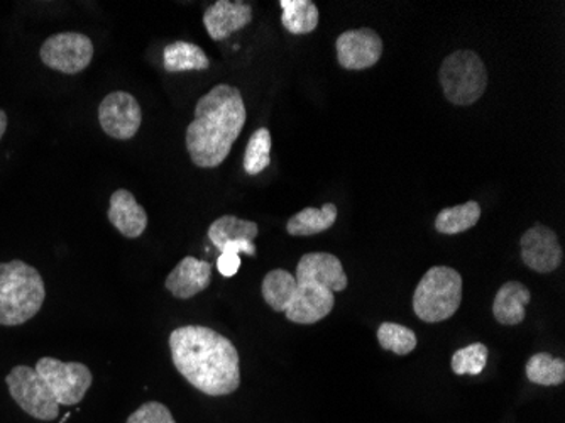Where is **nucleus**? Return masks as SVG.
Masks as SVG:
<instances>
[{"mask_svg": "<svg viewBox=\"0 0 565 423\" xmlns=\"http://www.w3.org/2000/svg\"><path fill=\"white\" fill-rule=\"evenodd\" d=\"M348 274L341 259L330 252H307L296 265L293 277L286 270H273L264 277L262 298L271 310L285 314L299 326L326 319L336 305V293L348 289Z\"/></svg>", "mask_w": 565, "mask_h": 423, "instance_id": "f257e3e1", "label": "nucleus"}, {"mask_svg": "<svg viewBox=\"0 0 565 423\" xmlns=\"http://www.w3.org/2000/svg\"><path fill=\"white\" fill-rule=\"evenodd\" d=\"M169 351L176 372L203 395L225 397L239 388V352L217 330L178 327L169 336Z\"/></svg>", "mask_w": 565, "mask_h": 423, "instance_id": "f03ea898", "label": "nucleus"}, {"mask_svg": "<svg viewBox=\"0 0 565 423\" xmlns=\"http://www.w3.org/2000/svg\"><path fill=\"white\" fill-rule=\"evenodd\" d=\"M247 114L236 86H214L196 107V119L187 128V151L199 168H217L225 162L243 132Z\"/></svg>", "mask_w": 565, "mask_h": 423, "instance_id": "7ed1b4c3", "label": "nucleus"}, {"mask_svg": "<svg viewBox=\"0 0 565 423\" xmlns=\"http://www.w3.org/2000/svg\"><path fill=\"white\" fill-rule=\"evenodd\" d=\"M45 281L36 268L14 259L0 262V326L30 322L45 304Z\"/></svg>", "mask_w": 565, "mask_h": 423, "instance_id": "20e7f679", "label": "nucleus"}, {"mask_svg": "<svg viewBox=\"0 0 565 423\" xmlns=\"http://www.w3.org/2000/svg\"><path fill=\"white\" fill-rule=\"evenodd\" d=\"M462 302V277L454 268L434 267L423 274L413 295V310L423 322L450 319Z\"/></svg>", "mask_w": 565, "mask_h": 423, "instance_id": "39448f33", "label": "nucleus"}, {"mask_svg": "<svg viewBox=\"0 0 565 423\" xmlns=\"http://www.w3.org/2000/svg\"><path fill=\"white\" fill-rule=\"evenodd\" d=\"M438 80L450 104L472 105L486 92L487 70L478 52L461 49L444 60Z\"/></svg>", "mask_w": 565, "mask_h": 423, "instance_id": "423d86ee", "label": "nucleus"}, {"mask_svg": "<svg viewBox=\"0 0 565 423\" xmlns=\"http://www.w3.org/2000/svg\"><path fill=\"white\" fill-rule=\"evenodd\" d=\"M34 369L42 376L57 403L64 407L79 404L94 383L91 369L82 363H63L57 357H42Z\"/></svg>", "mask_w": 565, "mask_h": 423, "instance_id": "0eeeda50", "label": "nucleus"}, {"mask_svg": "<svg viewBox=\"0 0 565 423\" xmlns=\"http://www.w3.org/2000/svg\"><path fill=\"white\" fill-rule=\"evenodd\" d=\"M5 383L9 393L27 415L43 422L57 419L60 404L52 398L51 391L36 369L30 366H15L9 373Z\"/></svg>", "mask_w": 565, "mask_h": 423, "instance_id": "6e6552de", "label": "nucleus"}, {"mask_svg": "<svg viewBox=\"0 0 565 423\" xmlns=\"http://www.w3.org/2000/svg\"><path fill=\"white\" fill-rule=\"evenodd\" d=\"M94 51V43L85 34L58 33L43 43L39 58L51 70L76 75L92 63Z\"/></svg>", "mask_w": 565, "mask_h": 423, "instance_id": "1a4fd4ad", "label": "nucleus"}, {"mask_svg": "<svg viewBox=\"0 0 565 423\" xmlns=\"http://www.w3.org/2000/svg\"><path fill=\"white\" fill-rule=\"evenodd\" d=\"M102 131L117 141H129L138 134L143 122V110L134 95L117 91L105 95L98 105Z\"/></svg>", "mask_w": 565, "mask_h": 423, "instance_id": "9d476101", "label": "nucleus"}, {"mask_svg": "<svg viewBox=\"0 0 565 423\" xmlns=\"http://www.w3.org/2000/svg\"><path fill=\"white\" fill-rule=\"evenodd\" d=\"M339 64L345 70H366L375 67L382 55V39L369 27L342 33L336 43Z\"/></svg>", "mask_w": 565, "mask_h": 423, "instance_id": "9b49d317", "label": "nucleus"}, {"mask_svg": "<svg viewBox=\"0 0 565 423\" xmlns=\"http://www.w3.org/2000/svg\"><path fill=\"white\" fill-rule=\"evenodd\" d=\"M521 259L537 273H552L561 267L564 259L557 234L546 225L537 224L521 236Z\"/></svg>", "mask_w": 565, "mask_h": 423, "instance_id": "f8f14e48", "label": "nucleus"}, {"mask_svg": "<svg viewBox=\"0 0 565 423\" xmlns=\"http://www.w3.org/2000/svg\"><path fill=\"white\" fill-rule=\"evenodd\" d=\"M251 21V5L240 0H219L203 12V26L214 42H224Z\"/></svg>", "mask_w": 565, "mask_h": 423, "instance_id": "ddd939ff", "label": "nucleus"}, {"mask_svg": "<svg viewBox=\"0 0 565 423\" xmlns=\"http://www.w3.org/2000/svg\"><path fill=\"white\" fill-rule=\"evenodd\" d=\"M210 281H212V265L193 256H187L168 274L165 286L175 298L188 299L209 289Z\"/></svg>", "mask_w": 565, "mask_h": 423, "instance_id": "4468645a", "label": "nucleus"}, {"mask_svg": "<svg viewBox=\"0 0 565 423\" xmlns=\"http://www.w3.org/2000/svg\"><path fill=\"white\" fill-rule=\"evenodd\" d=\"M107 218H109L110 224L128 239H138L143 236L148 227L146 210L136 200L131 191L123 190V188L114 191L110 196Z\"/></svg>", "mask_w": 565, "mask_h": 423, "instance_id": "2eb2a0df", "label": "nucleus"}, {"mask_svg": "<svg viewBox=\"0 0 565 423\" xmlns=\"http://www.w3.org/2000/svg\"><path fill=\"white\" fill-rule=\"evenodd\" d=\"M532 293L520 281H508L494 296L493 315L502 326H518L525 320V307Z\"/></svg>", "mask_w": 565, "mask_h": 423, "instance_id": "dca6fc26", "label": "nucleus"}, {"mask_svg": "<svg viewBox=\"0 0 565 423\" xmlns=\"http://www.w3.org/2000/svg\"><path fill=\"white\" fill-rule=\"evenodd\" d=\"M209 67L210 60L205 52L193 43L176 42L163 49L165 72H203V70H209Z\"/></svg>", "mask_w": 565, "mask_h": 423, "instance_id": "f3484780", "label": "nucleus"}, {"mask_svg": "<svg viewBox=\"0 0 565 423\" xmlns=\"http://www.w3.org/2000/svg\"><path fill=\"white\" fill-rule=\"evenodd\" d=\"M258 234L259 227L256 222L244 221L236 215H222L209 227L210 243L214 244L219 251H222L228 244L244 243V240L255 243Z\"/></svg>", "mask_w": 565, "mask_h": 423, "instance_id": "a211bd4d", "label": "nucleus"}, {"mask_svg": "<svg viewBox=\"0 0 565 423\" xmlns=\"http://www.w3.org/2000/svg\"><path fill=\"white\" fill-rule=\"evenodd\" d=\"M339 210L333 203H326L322 209L307 207L293 215L286 224L290 236L308 237L326 233L338 221Z\"/></svg>", "mask_w": 565, "mask_h": 423, "instance_id": "6ab92c4d", "label": "nucleus"}, {"mask_svg": "<svg viewBox=\"0 0 565 423\" xmlns=\"http://www.w3.org/2000/svg\"><path fill=\"white\" fill-rule=\"evenodd\" d=\"M281 24L289 33L308 34L319 26V9L311 0H281Z\"/></svg>", "mask_w": 565, "mask_h": 423, "instance_id": "aec40b11", "label": "nucleus"}, {"mask_svg": "<svg viewBox=\"0 0 565 423\" xmlns=\"http://www.w3.org/2000/svg\"><path fill=\"white\" fill-rule=\"evenodd\" d=\"M480 219L481 205L471 200L464 205L440 210L435 219V228H437V233L446 234V236H456V234L466 233L469 228L474 227Z\"/></svg>", "mask_w": 565, "mask_h": 423, "instance_id": "412c9836", "label": "nucleus"}, {"mask_svg": "<svg viewBox=\"0 0 565 423\" xmlns=\"http://www.w3.org/2000/svg\"><path fill=\"white\" fill-rule=\"evenodd\" d=\"M527 378L533 385H562L565 381V361L546 352L533 354L527 363Z\"/></svg>", "mask_w": 565, "mask_h": 423, "instance_id": "4be33fe9", "label": "nucleus"}, {"mask_svg": "<svg viewBox=\"0 0 565 423\" xmlns=\"http://www.w3.org/2000/svg\"><path fill=\"white\" fill-rule=\"evenodd\" d=\"M271 132L267 128L252 132L244 153V172L249 176L259 175L270 166L271 163Z\"/></svg>", "mask_w": 565, "mask_h": 423, "instance_id": "5701e85b", "label": "nucleus"}, {"mask_svg": "<svg viewBox=\"0 0 565 423\" xmlns=\"http://www.w3.org/2000/svg\"><path fill=\"white\" fill-rule=\"evenodd\" d=\"M378 342L385 351L395 352L397 356H407L410 352L415 351L416 344H419L412 329L393 322H382L379 326Z\"/></svg>", "mask_w": 565, "mask_h": 423, "instance_id": "b1692460", "label": "nucleus"}, {"mask_svg": "<svg viewBox=\"0 0 565 423\" xmlns=\"http://www.w3.org/2000/svg\"><path fill=\"white\" fill-rule=\"evenodd\" d=\"M487 356H490V351L481 342H474L468 348L459 349V351L454 352L452 363H450L452 364V372L459 376L481 375L486 367Z\"/></svg>", "mask_w": 565, "mask_h": 423, "instance_id": "393cba45", "label": "nucleus"}, {"mask_svg": "<svg viewBox=\"0 0 565 423\" xmlns=\"http://www.w3.org/2000/svg\"><path fill=\"white\" fill-rule=\"evenodd\" d=\"M126 423H176V420L173 419L166 404L160 401H148L132 412Z\"/></svg>", "mask_w": 565, "mask_h": 423, "instance_id": "a878e982", "label": "nucleus"}, {"mask_svg": "<svg viewBox=\"0 0 565 423\" xmlns=\"http://www.w3.org/2000/svg\"><path fill=\"white\" fill-rule=\"evenodd\" d=\"M240 268V255L236 252H221L217 259L219 273L224 278L236 277Z\"/></svg>", "mask_w": 565, "mask_h": 423, "instance_id": "bb28decb", "label": "nucleus"}, {"mask_svg": "<svg viewBox=\"0 0 565 423\" xmlns=\"http://www.w3.org/2000/svg\"><path fill=\"white\" fill-rule=\"evenodd\" d=\"M5 131H8V114L0 109V139L4 138Z\"/></svg>", "mask_w": 565, "mask_h": 423, "instance_id": "cd10ccee", "label": "nucleus"}]
</instances>
